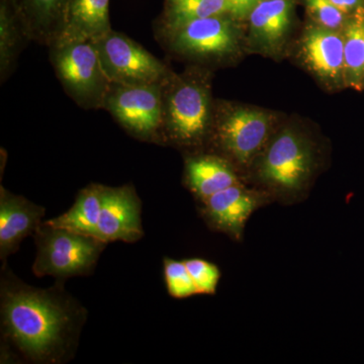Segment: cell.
<instances>
[{"mask_svg":"<svg viewBox=\"0 0 364 364\" xmlns=\"http://www.w3.org/2000/svg\"><path fill=\"white\" fill-rule=\"evenodd\" d=\"M80 312L53 291L6 280L1 289L4 333L26 358L58 363L77 336Z\"/></svg>","mask_w":364,"mask_h":364,"instance_id":"1","label":"cell"},{"mask_svg":"<svg viewBox=\"0 0 364 364\" xmlns=\"http://www.w3.org/2000/svg\"><path fill=\"white\" fill-rule=\"evenodd\" d=\"M323 164V147L311 127L284 117L246 174V181L270 200L305 198Z\"/></svg>","mask_w":364,"mask_h":364,"instance_id":"2","label":"cell"},{"mask_svg":"<svg viewBox=\"0 0 364 364\" xmlns=\"http://www.w3.org/2000/svg\"><path fill=\"white\" fill-rule=\"evenodd\" d=\"M210 68L193 64L163 83L162 136L179 147L208 143L214 119Z\"/></svg>","mask_w":364,"mask_h":364,"instance_id":"3","label":"cell"},{"mask_svg":"<svg viewBox=\"0 0 364 364\" xmlns=\"http://www.w3.org/2000/svg\"><path fill=\"white\" fill-rule=\"evenodd\" d=\"M284 117L258 105L215 100L208 143L214 153L231 162L244 179Z\"/></svg>","mask_w":364,"mask_h":364,"instance_id":"4","label":"cell"},{"mask_svg":"<svg viewBox=\"0 0 364 364\" xmlns=\"http://www.w3.org/2000/svg\"><path fill=\"white\" fill-rule=\"evenodd\" d=\"M161 33L169 51L195 65H233L248 55L245 21L234 14L191 21Z\"/></svg>","mask_w":364,"mask_h":364,"instance_id":"5","label":"cell"},{"mask_svg":"<svg viewBox=\"0 0 364 364\" xmlns=\"http://www.w3.org/2000/svg\"><path fill=\"white\" fill-rule=\"evenodd\" d=\"M51 61L67 93L85 109L104 107L111 83L100 64L95 41L53 43Z\"/></svg>","mask_w":364,"mask_h":364,"instance_id":"6","label":"cell"},{"mask_svg":"<svg viewBox=\"0 0 364 364\" xmlns=\"http://www.w3.org/2000/svg\"><path fill=\"white\" fill-rule=\"evenodd\" d=\"M37 257L33 272L37 277L56 279L85 275L97 264L107 243L95 237L41 224L35 231Z\"/></svg>","mask_w":364,"mask_h":364,"instance_id":"7","label":"cell"},{"mask_svg":"<svg viewBox=\"0 0 364 364\" xmlns=\"http://www.w3.org/2000/svg\"><path fill=\"white\" fill-rule=\"evenodd\" d=\"M301 0H259L245 18L248 54L282 61L289 58L301 28Z\"/></svg>","mask_w":364,"mask_h":364,"instance_id":"8","label":"cell"},{"mask_svg":"<svg viewBox=\"0 0 364 364\" xmlns=\"http://www.w3.org/2000/svg\"><path fill=\"white\" fill-rule=\"evenodd\" d=\"M289 58L328 92L345 90L343 33L306 20L291 46Z\"/></svg>","mask_w":364,"mask_h":364,"instance_id":"9","label":"cell"},{"mask_svg":"<svg viewBox=\"0 0 364 364\" xmlns=\"http://www.w3.org/2000/svg\"><path fill=\"white\" fill-rule=\"evenodd\" d=\"M100 64L111 85L163 83L172 71L142 46L111 30L95 41Z\"/></svg>","mask_w":364,"mask_h":364,"instance_id":"10","label":"cell"},{"mask_svg":"<svg viewBox=\"0 0 364 364\" xmlns=\"http://www.w3.org/2000/svg\"><path fill=\"white\" fill-rule=\"evenodd\" d=\"M163 83L111 85L104 107L133 135L152 138L162 131Z\"/></svg>","mask_w":364,"mask_h":364,"instance_id":"11","label":"cell"},{"mask_svg":"<svg viewBox=\"0 0 364 364\" xmlns=\"http://www.w3.org/2000/svg\"><path fill=\"white\" fill-rule=\"evenodd\" d=\"M268 200L259 189L241 181L202 200L203 215L215 230L241 240L246 222Z\"/></svg>","mask_w":364,"mask_h":364,"instance_id":"12","label":"cell"},{"mask_svg":"<svg viewBox=\"0 0 364 364\" xmlns=\"http://www.w3.org/2000/svg\"><path fill=\"white\" fill-rule=\"evenodd\" d=\"M95 237L105 243H133L142 238L141 202L135 189L129 186H105L104 205Z\"/></svg>","mask_w":364,"mask_h":364,"instance_id":"13","label":"cell"},{"mask_svg":"<svg viewBox=\"0 0 364 364\" xmlns=\"http://www.w3.org/2000/svg\"><path fill=\"white\" fill-rule=\"evenodd\" d=\"M45 208L1 188L0 191V257L18 250L21 242L39 228Z\"/></svg>","mask_w":364,"mask_h":364,"instance_id":"14","label":"cell"},{"mask_svg":"<svg viewBox=\"0 0 364 364\" xmlns=\"http://www.w3.org/2000/svg\"><path fill=\"white\" fill-rule=\"evenodd\" d=\"M186 181L200 200L243 181L231 162L217 153H198L186 162Z\"/></svg>","mask_w":364,"mask_h":364,"instance_id":"15","label":"cell"},{"mask_svg":"<svg viewBox=\"0 0 364 364\" xmlns=\"http://www.w3.org/2000/svg\"><path fill=\"white\" fill-rule=\"evenodd\" d=\"M111 30L109 0H70L63 28L53 43L70 40L97 41Z\"/></svg>","mask_w":364,"mask_h":364,"instance_id":"16","label":"cell"},{"mask_svg":"<svg viewBox=\"0 0 364 364\" xmlns=\"http://www.w3.org/2000/svg\"><path fill=\"white\" fill-rule=\"evenodd\" d=\"M70 0H16L31 40L51 45L58 38Z\"/></svg>","mask_w":364,"mask_h":364,"instance_id":"17","label":"cell"},{"mask_svg":"<svg viewBox=\"0 0 364 364\" xmlns=\"http://www.w3.org/2000/svg\"><path fill=\"white\" fill-rule=\"evenodd\" d=\"M105 188L100 184H90L78 193L68 212L46 223L50 226L95 237L104 205Z\"/></svg>","mask_w":364,"mask_h":364,"instance_id":"18","label":"cell"},{"mask_svg":"<svg viewBox=\"0 0 364 364\" xmlns=\"http://www.w3.org/2000/svg\"><path fill=\"white\" fill-rule=\"evenodd\" d=\"M31 40L16 0H0V75L1 81L13 70L21 48Z\"/></svg>","mask_w":364,"mask_h":364,"instance_id":"19","label":"cell"},{"mask_svg":"<svg viewBox=\"0 0 364 364\" xmlns=\"http://www.w3.org/2000/svg\"><path fill=\"white\" fill-rule=\"evenodd\" d=\"M222 14H234L239 18L232 0H165L160 31L164 32L191 21Z\"/></svg>","mask_w":364,"mask_h":364,"instance_id":"20","label":"cell"},{"mask_svg":"<svg viewBox=\"0 0 364 364\" xmlns=\"http://www.w3.org/2000/svg\"><path fill=\"white\" fill-rule=\"evenodd\" d=\"M344 41L345 87L364 90V11L351 14L342 31Z\"/></svg>","mask_w":364,"mask_h":364,"instance_id":"21","label":"cell"},{"mask_svg":"<svg viewBox=\"0 0 364 364\" xmlns=\"http://www.w3.org/2000/svg\"><path fill=\"white\" fill-rule=\"evenodd\" d=\"M306 18L328 30L342 32L350 16L333 4L330 0H301Z\"/></svg>","mask_w":364,"mask_h":364,"instance_id":"22","label":"cell"},{"mask_svg":"<svg viewBox=\"0 0 364 364\" xmlns=\"http://www.w3.org/2000/svg\"><path fill=\"white\" fill-rule=\"evenodd\" d=\"M164 279L172 298L186 299L198 294L184 261L164 259Z\"/></svg>","mask_w":364,"mask_h":364,"instance_id":"23","label":"cell"},{"mask_svg":"<svg viewBox=\"0 0 364 364\" xmlns=\"http://www.w3.org/2000/svg\"><path fill=\"white\" fill-rule=\"evenodd\" d=\"M198 294H215L221 272L214 263L200 258L184 260Z\"/></svg>","mask_w":364,"mask_h":364,"instance_id":"24","label":"cell"},{"mask_svg":"<svg viewBox=\"0 0 364 364\" xmlns=\"http://www.w3.org/2000/svg\"><path fill=\"white\" fill-rule=\"evenodd\" d=\"M330 1L348 16L364 11V0H330Z\"/></svg>","mask_w":364,"mask_h":364,"instance_id":"25","label":"cell"},{"mask_svg":"<svg viewBox=\"0 0 364 364\" xmlns=\"http://www.w3.org/2000/svg\"><path fill=\"white\" fill-rule=\"evenodd\" d=\"M236 6L239 18L245 20L246 16L259 0H232Z\"/></svg>","mask_w":364,"mask_h":364,"instance_id":"26","label":"cell"}]
</instances>
